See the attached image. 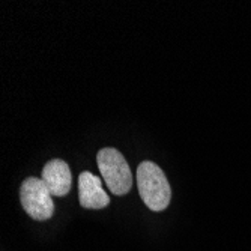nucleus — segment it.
I'll return each instance as SVG.
<instances>
[{
  "mask_svg": "<svg viewBox=\"0 0 251 251\" xmlns=\"http://www.w3.org/2000/svg\"><path fill=\"white\" fill-rule=\"evenodd\" d=\"M137 187L145 204L152 211H164L172 199L169 180L158 164L143 161L137 167Z\"/></svg>",
  "mask_w": 251,
  "mask_h": 251,
  "instance_id": "nucleus-1",
  "label": "nucleus"
},
{
  "mask_svg": "<svg viewBox=\"0 0 251 251\" xmlns=\"http://www.w3.org/2000/svg\"><path fill=\"white\" fill-rule=\"evenodd\" d=\"M98 169L105 180L108 190L116 194L124 196L132 187V175L124 155L115 148H104L97 155Z\"/></svg>",
  "mask_w": 251,
  "mask_h": 251,
  "instance_id": "nucleus-2",
  "label": "nucleus"
},
{
  "mask_svg": "<svg viewBox=\"0 0 251 251\" xmlns=\"http://www.w3.org/2000/svg\"><path fill=\"white\" fill-rule=\"evenodd\" d=\"M53 194L44 184L42 179L27 177L21 184L20 188V200L25 211L38 221H45L53 217L54 214V203Z\"/></svg>",
  "mask_w": 251,
  "mask_h": 251,
  "instance_id": "nucleus-3",
  "label": "nucleus"
},
{
  "mask_svg": "<svg viewBox=\"0 0 251 251\" xmlns=\"http://www.w3.org/2000/svg\"><path fill=\"white\" fill-rule=\"evenodd\" d=\"M78 200L86 209H101L110 203L108 194L102 190L101 179L90 172H81L78 176Z\"/></svg>",
  "mask_w": 251,
  "mask_h": 251,
  "instance_id": "nucleus-4",
  "label": "nucleus"
},
{
  "mask_svg": "<svg viewBox=\"0 0 251 251\" xmlns=\"http://www.w3.org/2000/svg\"><path fill=\"white\" fill-rule=\"evenodd\" d=\"M44 184L47 185L50 193L56 197H62L70 193L73 176L70 166L63 159H51L42 169V177Z\"/></svg>",
  "mask_w": 251,
  "mask_h": 251,
  "instance_id": "nucleus-5",
  "label": "nucleus"
}]
</instances>
